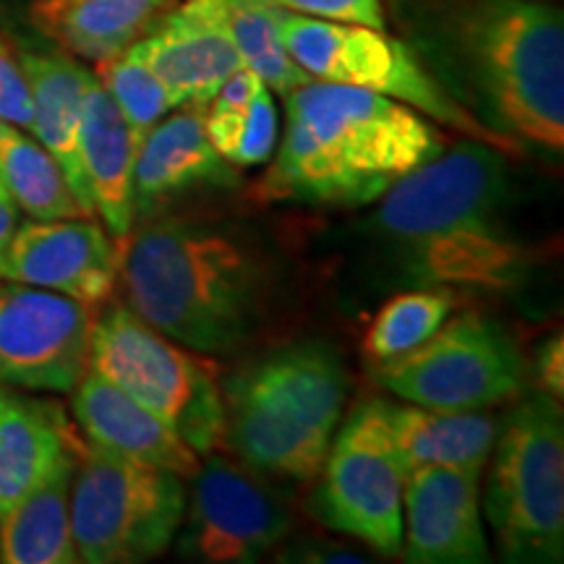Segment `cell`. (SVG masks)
Returning a JSON list of instances; mask_svg holds the SVG:
<instances>
[{
	"label": "cell",
	"mask_w": 564,
	"mask_h": 564,
	"mask_svg": "<svg viewBox=\"0 0 564 564\" xmlns=\"http://www.w3.org/2000/svg\"><path fill=\"white\" fill-rule=\"evenodd\" d=\"M79 158L95 212H100L112 236L126 238L133 230L131 181L137 141L121 108L97 76H91L84 91Z\"/></svg>",
	"instance_id": "20"
},
{
	"label": "cell",
	"mask_w": 564,
	"mask_h": 564,
	"mask_svg": "<svg viewBox=\"0 0 564 564\" xmlns=\"http://www.w3.org/2000/svg\"><path fill=\"white\" fill-rule=\"evenodd\" d=\"M19 228V207L9 194H0V280H3V259L9 251L13 232Z\"/></svg>",
	"instance_id": "33"
},
{
	"label": "cell",
	"mask_w": 564,
	"mask_h": 564,
	"mask_svg": "<svg viewBox=\"0 0 564 564\" xmlns=\"http://www.w3.org/2000/svg\"><path fill=\"white\" fill-rule=\"evenodd\" d=\"M89 306L68 295L0 280V384L74 392L89 371Z\"/></svg>",
	"instance_id": "13"
},
{
	"label": "cell",
	"mask_w": 564,
	"mask_h": 564,
	"mask_svg": "<svg viewBox=\"0 0 564 564\" xmlns=\"http://www.w3.org/2000/svg\"><path fill=\"white\" fill-rule=\"evenodd\" d=\"M121 257L91 217L30 220L13 232L3 259V280L45 288L97 306L116 291Z\"/></svg>",
	"instance_id": "15"
},
{
	"label": "cell",
	"mask_w": 564,
	"mask_h": 564,
	"mask_svg": "<svg viewBox=\"0 0 564 564\" xmlns=\"http://www.w3.org/2000/svg\"><path fill=\"white\" fill-rule=\"evenodd\" d=\"M223 9L243 68L253 70L267 89L291 95L293 89L312 82V76L288 53L278 26V11L272 6L251 3V0H223Z\"/></svg>",
	"instance_id": "27"
},
{
	"label": "cell",
	"mask_w": 564,
	"mask_h": 564,
	"mask_svg": "<svg viewBox=\"0 0 564 564\" xmlns=\"http://www.w3.org/2000/svg\"><path fill=\"white\" fill-rule=\"evenodd\" d=\"M26 82L32 91V126L34 139L53 154L66 175L70 192L79 202L87 217L95 215L87 178L79 158V129L84 91L95 74L58 53H32L19 55Z\"/></svg>",
	"instance_id": "19"
},
{
	"label": "cell",
	"mask_w": 564,
	"mask_h": 564,
	"mask_svg": "<svg viewBox=\"0 0 564 564\" xmlns=\"http://www.w3.org/2000/svg\"><path fill=\"white\" fill-rule=\"evenodd\" d=\"M131 312L183 348L217 356L249 340L262 316V267L225 232L188 220H147L123 238Z\"/></svg>",
	"instance_id": "3"
},
{
	"label": "cell",
	"mask_w": 564,
	"mask_h": 564,
	"mask_svg": "<svg viewBox=\"0 0 564 564\" xmlns=\"http://www.w3.org/2000/svg\"><path fill=\"white\" fill-rule=\"evenodd\" d=\"M74 419L89 444L131 460L165 468L192 481L199 455L178 434L121 387L89 369L74 387Z\"/></svg>",
	"instance_id": "17"
},
{
	"label": "cell",
	"mask_w": 564,
	"mask_h": 564,
	"mask_svg": "<svg viewBox=\"0 0 564 564\" xmlns=\"http://www.w3.org/2000/svg\"><path fill=\"white\" fill-rule=\"evenodd\" d=\"M89 369L150 408L196 455L220 444L225 405L209 366L131 308L112 306L95 322Z\"/></svg>",
	"instance_id": "9"
},
{
	"label": "cell",
	"mask_w": 564,
	"mask_h": 564,
	"mask_svg": "<svg viewBox=\"0 0 564 564\" xmlns=\"http://www.w3.org/2000/svg\"><path fill=\"white\" fill-rule=\"evenodd\" d=\"M192 481L175 533L183 560L257 562L291 533V510L251 465L209 455Z\"/></svg>",
	"instance_id": "12"
},
{
	"label": "cell",
	"mask_w": 564,
	"mask_h": 564,
	"mask_svg": "<svg viewBox=\"0 0 564 564\" xmlns=\"http://www.w3.org/2000/svg\"><path fill=\"white\" fill-rule=\"evenodd\" d=\"M403 486L384 400H364L337 426L312 494V514L392 556L403 546Z\"/></svg>",
	"instance_id": "11"
},
{
	"label": "cell",
	"mask_w": 564,
	"mask_h": 564,
	"mask_svg": "<svg viewBox=\"0 0 564 564\" xmlns=\"http://www.w3.org/2000/svg\"><path fill=\"white\" fill-rule=\"evenodd\" d=\"M507 154L484 141L444 147L379 199L373 230L405 274L432 288L512 291L531 251L505 220Z\"/></svg>",
	"instance_id": "1"
},
{
	"label": "cell",
	"mask_w": 564,
	"mask_h": 564,
	"mask_svg": "<svg viewBox=\"0 0 564 564\" xmlns=\"http://www.w3.org/2000/svg\"><path fill=\"white\" fill-rule=\"evenodd\" d=\"M455 61L486 129L564 150V21L539 0H468L453 19Z\"/></svg>",
	"instance_id": "4"
},
{
	"label": "cell",
	"mask_w": 564,
	"mask_h": 564,
	"mask_svg": "<svg viewBox=\"0 0 564 564\" xmlns=\"http://www.w3.org/2000/svg\"><path fill=\"white\" fill-rule=\"evenodd\" d=\"M251 3L272 6L301 17L337 21V24H361L384 30L382 0H251Z\"/></svg>",
	"instance_id": "30"
},
{
	"label": "cell",
	"mask_w": 564,
	"mask_h": 564,
	"mask_svg": "<svg viewBox=\"0 0 564 564\" xmlns=\"http://www.w3.org/2000/svg\"><path fill=\"white\" fill-rule=\"evenodd\" d=\"M0 181L13 204L32 220L84 215L61 165L34 137L0 121ZM87 217V215H84Z\"/></svg>",
	"instance_id": "26"
},
{
	"label": "cell",
	"mask_w": 564,
	"mask_h": 564,
	"mask_svg": "<svg viewBox=\"0 0 564 564\" xmlns=\"http://www.w3.org/2000/svg\"><path fill=\"white\" fill-rule=\"evenodd\" d=\"M481 474L429 465L405 476L403 556L413 564L489 562L481 523Z\"/></svg>",
	"instance_id": "16"
},
{
	"label": "cell",
	"mask_w": 564,
	"mask_h": 564,
	"mask_svg": "<svg viewBox=\"0 0 564 564\" xmlns=\"http://www.w3.org/2000/svg\"><path fill=\"white\" fill-rule=\"evenodd\" d=\"M70 442L55 405L0 384V518L47 476Z\"/></svg>",
	"instance_id": "23"
},
{
	"label": "cell",
	"mask_w": 564,
	"mask_h": 564,
	"mask_svg": "<svg viewBox=\"0 0 564 564\" xmlns=\"http://www.w3.org/2000/svg\"><path fill=\"white\" fill-rule=\"evenodd\" d=\"M274 11L288 53L312 79L377 91L463 137L484 141L507 158L523 152L510 139L486 129L474 112L434 79V74H429L405 42L390 37L384 30L337 24L282 9Z\"/></svg>",
	"instance_id": "7"
},
{
	"label": "cell",
	"mask_w": 564,
	"mask_h": 564,
	"mask_svg": "<svg viewBox=\"0 0 564 564\" xmlns=\"http://www.w3.org/2000/svg\"><path fill=\"white\" fill-rule=\"evenodd\" d=\"M129 51L158 76L173 108H207L217 89L243 68L223 0H183L178 9L160 13Z\"/></svg>",
	"instance_id": "14"
},
{
	"label": "cell",
	"mask_w": 564,
	"mask_h": 564,
	"mask_svg": "<svg viewBox=\"0 0 564 564\" xmlns=\"http://www.w3.org/2000/svg\"><path fill=\"white\" fill-rule=\"evenodd\" d=\"M345 398L348 371L329 345H288L225 387L223 436L259 474L312 481L343 421Z\"/></svg>",
	"instance_id": "5"
},
{
	"label": "cell",
	"mask_w": 564,
	"mask_h": 564,
	"mask_svg": "<svg viewBox=\"0 0 564 564\" xmlns=\"http://www.w3.org/2000/svg\"><path fill=\"white\" fill-rule=\"evenodd\" d=\"M100 84L108 89V95L121 108L126 123L133 133V141L139 144L144 141L154 126H158L167 112L175 110L165 87H162L158 76L133 55L129 47L118 53L116 58L100 63Z\"/></svg>",
	"instance_id": "29"
},
{
	"label": "cell",
	"mask_w": 564,
	"mask_h": 564,
	"mask_svg": "<svg viewBox=\"0 0 564 564\" xmlns=\"http://www.w3.org/2000/svg\"><path fill=\"white\" fill-rule=\"evenodd\" d=\"M76 447L68 444L47 476L0 518V562L70 564L79 562L70 535V478Z\"/></svg>",
	"instance_id": "22"
},
{
	"label": "cell",
	"mask_w": 564,
	"mask_h": 564,
	"mask_svg": "<svg viewBox=\"0 0 564 564\" xmlns=\"http://www.w3.org/2000/svg\"><path fill=\"white\" fill-rule=\"evenodd\" d=\"M484 518L507 562L554 564L564 552V421L535 392L507 415L491 449Z\"/></svg>",
	"instance_id": "6"
},
{
	"label": "cell",
	"mask_w": 564,
	"mask_h": 564,
	"mask_svg": "<svg viewBox=\"0 0 564 564\" xmlns=\"http://www.w3.org/2000/svg\"><path fill=\"white\" fill-rule=\"evenodd\" d=\"M175 0H42L40 21L66 51L102 63L133 45Z\"/></svg>",
	"instance_id": "24"
},
{
	"label": "cell",
	"mask_w": 564,
	"mask_h": 564,
	"mask_svg": "<svg viewBox=\"0 0 564 564\" xmlns=\"http://www.w3.org/2000/svg\"><path fill=\"white\" fill-rule=\"evenodd\" d=\"M453 306L455 295L449 288L426 285L423 291L394 295L373 316L364 340L366 356L373 364H384L413 350L415 345L429 340L449 319Z\"/></svg>",
	"instance_id": "28"
},
{
	"label": "cell",
	"mask_w": 564,
	"mask_h": 564,
	"mask_svg": "<svg viewBox=\"0 0 564 564\" xmlns=\"http://www.w3.org/2000/svg\"><path fill=\"white\" fill-rule=\"evenodd\" d=\"M535 371V384L541 387V392H546L549 398L560 400L564 394V340L562 335L556 333L554 337L541 345L539 352H535L533 361Z\"/></svg>",
	"instance_id": "32"
},
{
	"label": "cell",
	"mask_w": 564,
	"mask_h": 564,
	"mask_svg": "<svg viewBox=\"0 0 564 564\" xmlns=\"http://www.w3.org/2000/svg\"><path fill=\"white\" fill-rule=\"evenodd\" d=\"M384 413L405 476L429 465L481 474L499 432V421L484 411H432L413 403H384Z\"/></svg>",
	"instance_id": "21"
},
{
	"label": "cell",
	"mask_w": 564,
	"mask_h": 564,
	"mask_svg": "<svg viewBox=\"0 0 564 564\" xmlns=\"http://www.w3.org/2000/svg\"><path fill=\"white\" fill-rule=\"evenodd\" d=\"M373 377L405 403L432 411H484L523 390L525 364L497 322L460 314L413 350L377 364Z\"/></svg>",
	"instance_id": "10"
},
{
	"label": "cell",
	"mask_w": 564,
	"mask_h": 564,
	"mask_svg": "<svg viewBox=\"0 0 564 564\" xmlns=\"http://www.w3.org/2000/svg\"><path fill=\"white\" fill-rule=\"evenodd\" d=\"M186 484L178 474L108 449L82 447L70 478V535L79 562L154 560L178 533Z\"/></svg>",
	"instance_id": "8"
},
{
	"label": "cell",
	"mask_w": 564,
	"mask_h": 564,
	"mask_svg": "<svg viewBox=\"0 0 564 564\" xmlns=\"http://www.w3.org/2000/svg\"><path fill=\"white\" fill-rule=\"evenodd\" d=\"M0 121L30 131L32 126V91L19 58L0 40Z\"/></svg>",
	"instance_id": "31"
},
{
	"label": "cell",
	"mask_w": 564,
	"mask_h": 564,
	"mask_svg": "<svg viewBox=\"0 0 564 564\" xmlns=\"http://www.w3.org/2000/svg\"><path fill=\"white\" fill-rule=\"evenodd\" d=\"M238 173L215 152L204 131L202 108L162 118L139 144L133 160V223L150 217L162 202L202 186H236Z\"/></svg>",
	"instance_id": "18"
},
{
	"label": "cell",
	"mask_w": 564,
	"mask_h": 564,
	"mask_svg": "<svg viewBox=\"0 0 564 564\" xmlns=\"http://www.w3.org/2000/svg\"><path fill=\"white\" fill-rule=\"evenodd\" d=\"M444 147L442 131L408 105L312 79L285 95V133L262 194L274 202L366 207Z\"/></svg>",
	"instance_id": "2"
},
{
	"label": "cell",
	"mask_w": 564,
	"mask_h": 564,
	"mask_svg": "<svg viewBox=\"0 0 564 564\" xmlns=\"http://www.w3.org/2000/svg\"><path fill=\"white\" fill-rule=\"evenodd\" d=\"M204 131L228 165H264L272 160L280 137L272 91L253 70H236L209 100V110L204 112Z\"/></svg>",
	"instance_id": "25"
},
{
	"label": "cell",
	"mask_w": 564,
	"mask_h": 564,
	"mask_svg": "<svg viewBox=\"0 0 564 564\" xmlns=\"http://www.w3.org/2000/svg\"><path fill=\"white\" fill-rule=\"evenodd\" d=\"M0 194H6V188H3V181H0Z\"/></svg>",
	"instance_id": "34"
}]
</instances>
